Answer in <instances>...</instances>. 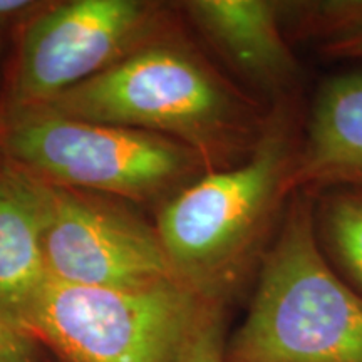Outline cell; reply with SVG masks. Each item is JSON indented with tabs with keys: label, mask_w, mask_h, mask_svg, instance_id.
<instances>
[{
	"label": "cell",
	"mask_w": 362,
	"mask_h": 362,
	"mask_svg": "<svg viewBox=\"0 0 362 362\" xmlns=\"http://www.w3.org/2000/svg\"><path fill=\"white\" fill-rule=\"evenodd\" d=\"M29 6L30 2H25V0H0V19L16 16V13L25 11Z\"/></svg>",
	"instance_id": "15"
},
{
	"label": "cell",
	"mask_w": 362,
	"mask_h": 362,
	"mask_svg": "<svg viewBox=\"0 0 362 362\" xmlns=\"http://www.w3.org/2000/svg\"><path fill=\"white\" fill-rule=\"evenodd\" d=\"M205 302L173 277L123 288L47 277L22 330L57 362H180Z\"/></svg>",
	"instance_id": "4"
},
{
	"label": "cell",
	"mask_w": 362,
	"mask_h": 362,
	"mask_svg": "<svg viewBox=\"0 0 362 362\" xmlns=\"http://www.w3.org/2000/svg\"><path fill=\"white\" fill-rule=\"evenodd\" d=\"M40 110L166 136L216 170L245 160L269 119L255 99L232 88L194 54L171 44L131 54Z\"/></svg>",
	"instance_id": "2"
},
{
	"label": "cell",
	"mask_w": 362,
	"mask_h": 362,
	"mask_svg": "<svg viewBox=\"0 0 362 362\" xmlns=\"http://www.w3.org/2000/svg\"><path fill=\"white\" fill-rule=\"evenodd\" d=\"M226 307L206 300L180 362H225Z\"/></svg>",
	"instance_id": "13"
},
{
	"label": "cell",
	"mask_w": 362,
	"mask_h": 362,
	"mask_svg": "<svg viewBox=\"0 0 362 362\" xmlns=\"http://www.w3.org/2000/svg\"><path fill=\"white\" fill-rule=\"evenodd\" d=\"M314 223L327 260L362 296V185L314 197Z\"/></svg>",
	"instance_id": "11"
},
{
	"label": "cell",
	"mask_w": 362,
	"mask_h": 362,
	"mask_svg": "<svg viewBox=\"0 0 362 362\" xmlns=\"http://www.w3.org/2000/svg\"><path fill=\"white\" fill-rule=\"evenodd\" d=\"M225 362H362V296L322 252L312 194L287 200Z\"/></svg>",
	"instance_id": "3"
},
{
	"label": "cell",
	"mask_w": 362,
	"mask_h": 362,
	"mask_svg": "<svg viewBox=\"0 0 362 362\" xmlns=\"http://www.w3.org/2000/svg\"><path fill=\"white\" fill-rule=\"evenodd\" d=\"M22 165L59 183L148 198L178 183L203 160L187 144L148 133L25 110L7 131Z\"/></svg>",
	"instance_id": "5"
},
{
	"label": "cell",
	"mask_w": 362,
	"mask_h": 362,
	"mask_svg": "<svg viewBox=\"0 0 362 362\" xmlns=\"http://www.w3.org/2000/svg\"><path fill=\"white\" fill-rule=\"evenodd\" d=\"M188 12L253 88L282 96L298 66L282 34V6L265 0H197Z\"/></svg>",
	"instance_id": "9"
},
{
	"label": "cell",
	"mask_w": 362,
	"mask_h": 362,
	"mask_svg": "<svg viewBox=\"0 0 362 362\" xmlns=\"http://www.w3.org/2000/svg\"><path fill=\"white\" fill-rule=\"evenodd\" d=\"M297 148L291 111L279 101L245 160L211 170L166 203L156 235L176 280L206 300L232 302L259 269L292 197Z\"/></svg>",
	"instance_id": "1"
},
{
	"label": "cell",
	"mask_w": 362,
	"mask_h": 362,
	"mask_svg": "<svg viewBox=\"0 0 362 362\" xmlns=\"http://www.w3.org/2000/svg\"><path fill=\"white\" fill-rule=\"evenodd\" d=\"M298 33L330 57L362 59V0L297 4Z\"/></svg>",
	"instance_id": "12"
},
{
	"label": "cell",
	"mask_w": 362,
	"mask_h": 362,
	"mask_svg": "<svg viewBox=\"0 0 362 362\" xmlns=\"http://www.w3.org/2000/svg\"><path fill=\"white\" fill-rule=\"evenodd\" d=\"M144 22L146 7L133 0H76L45 12L22 40L17 101L45 106L107 69Z\"/></svg>",
	"instance_id": "7"
},
{
	"label": "cell",
	"mask_w": 362,
	"mask_h": 362,
	"mask_svg": "<svg viewBox=\"0 0 362 362\" xmlns=\"http://www.w3.org/2000/svg\"><path fill=\"white\" fill-rule=\"evenodd\" d=\"M40 211L49 279L123 288L173 277L156 230L141 221L42 183Z\"/></svg>",
	"instance_id": "6"
},
{
	"label": "cell",
	"mask_w": 362,
	"mask_h": 362,
	"mask_svg": "<svg viewBox=\"0 0 362 362\" xmlns=\"http://www.w3.org/2000/svg\"><path fill=\"white\" fill-rule=\"evenodd\" d=\"M33 336L0 319V362H49Z\"/></svg>",
	"instance_id": "14"
},
{
	"label": "cell",
	"mask_w": 362,
	"mask_h": 362,
	"mask_svg": "<svg viewBox=\"0 0 362 362\" xmlns=\"http://www.w3.org/2000/svg\"><path fill=\"white\" fill-rule=\"evenodd\" d=\"M47 280L42 253L40 183L0 175V319L22 330Z\"/></svg>",
	"instance_id": "10"
},
{
	"label": "cell",
	"mask_w": 362,
	"mask_h": 362,
	"mask_svg": "<svg viewBox=\"0 0 362 362\" xmlns=\"http://www.w3.org/2000/svg\"><path fill=\"white\" fill-rule=\"evenodd\" d=\"M362 185V71L332 76L317 90L287 189L319 194Z\"/></svg>",
	"instance_id": "8"
}]
</instances>
